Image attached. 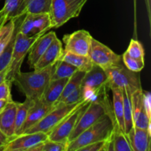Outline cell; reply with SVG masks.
Masks as SVG:
<instances>
[{
	"label": "cell",
	"mask_w": 151,
	"mask_h": 151,
	"mask_svg": "<svg viewBox=\"0 0 151 151\" xmlns=\"http://www.w3.org/2000/svg\"><path fill=\"white\" fill-rule=\"evenodd\" d=\"M52 66L30 72L20 71L14 77L13 83L26 96V98L34 102L38 101L41 99L50 83Z\"/></svg>",
	"instance_id": "6da1fadb"
},
{
	"label": "cell",
	"mask_w": 151,
	"mask_h": 151,
	"mask_svg": "<svg viewBox=\"0 0 151 151\" xmlns=\"http://www.w3.org/2000/svg\"><path fill=\"white\" fill-rule=\"evenodd\" d=\"M114 129V122L113 119L106 114L94 125L68 143L66 151H78L91 143L108 140L111 136Z\"/></svg>",
	"instance_id": "7a4b0ae2"
},
{
	"label": "cell",
	"mask_w": 151,
	"mask_h": 151,
	"mask_svg": "<svg viewBox=\"0 0 151 151\" xmlns=\"http://www.w3.org/2000/svg\"><path fill=\"white\" fill-rule=\"evenodd\" d=\"M105 71L109 87L123 88L131 97L135 91L142 88L139 72L129 70L122 62Z\"/></svg>",
	"instance_id": "3957f363"
},
{
	"label": "cell",
	"mask_w": 151,
	"mask_h": 151,
	"mask_svg": "<svg viewBox=\"0 0 151 151\" xmlns=\"http://www.w3.org/2000/svg\"><path fill=\"white\" fill-rule=\"evenodd\" d=\"M88 0H52L49 15L52 28H59L78 17Z\"/></svg>",
	"instance_id": "277c9868"
},
{
	"label": "cell",
	"mask_w": 151,
	"mask_h": 151,
	"mask_svg": "<svg viewBox=\"0 0 151 151\" xmlns=\"http://www.w3.org/2000/svg\"><path fill=\"white\" fill-rule=\"evenodd\" d=\"M42 35L44 34H38L33 36H27L18 30L13 46L11 61L8 66L5 80L13 83V78L16 74L21 71V66L24 59L28 54L32 44Z\"/></svg>",
	"instance_id": "5b68a950"
},
{
	"label": "cell",
	"mask_w": 151,
	"mask_h": 151,
	"mask_svg": "<svg viewBox=\"0 0 151 151\" xmlns=\"http://www.w3.org/2000/svg\"><path fill=\"white\" fill-rule=\"evenodd\" d=\"M107 86L108 77L106 71L94 65L88 72H86L81 83L83 99L94 101Z\"/></svg>",
	"instance_id": "8992f818"
},
{
	"label": "cell",
	"mask_w": 151,
	"mask_h": 151,
	"mask_svg": "<svg viewBox=\"0 0 151 151\" xmlns=\"http://www.w3.org/2000/svg\"><path fill=\"white\" fill-rule=\"evenodd\" d=\"M91 101L84 100L76 109L66 116L48 134V139L60 142L68 143V139L72 134L78 119L83 114Z\"/></svg>",
	"instance_id": "52a82bcc"
},
{
	"label": "cell",
	"mask_w": 151,
	"mask_h": 151,
	"mask_svg": "<svg viewBox=\"0 0 151 151\" xmlns=\"http://www.w3.org/2000/svg\"><path fill=\"white\" fill-rule=\"evenodd\" d=\"M84 100H83L75 104L55 106L40 122L27 130L24 133L44 132L48 134L56 125H58L66 116H68L72 111L75 110Z\"/></svg>",
	"instance_id": "ba28073f"
},
{
	"label": "cell",
	"mask_w": 151,
	"mask_h": 151,
	"mask_svg": "<svg viewBox=\"0 0 151 151\" xmlns=\"http://www.w3.org/2000/svg\"><path fill=\"white\" fill-rule=\"evenodd\" d=\"M88 57L94 65L107 70L122 62V55L116 54L109 47L97 40L92 38Z\"/></svg>",
	"instance_id": "9c48e42d"
},
{
	"label": "cell",
	"mask_w": 151,
	"mask_h": 151,
	"mask_svg": "<svg viewBox=\"0 0 151 151\" xmlns=\"http://www.w3.org/2000/svg\"><path fill=\"white\" fill-rule=\"evenodd\" d=\"M52 29L49 13H26L19 28V32L27 36L44 34Z\"/></svg>",
	"instance_id": "30bf717a"
},
{
	"label": "cell",
	"mask_w": 151,
	"mask_h": 151,
	"mask_svg": "<svg viewBox=\"0 0 151 151\" xmlns=\"http://www.w3.org/2000/svg\"><path fill=\"white\" fill-rule=\"evenodd\" d=\"M47 139L48 134L44 132L24 133L10 138L0 151H31Z\"/></svg>",
	"instance_id": "8fae6325"
},
{
	"label": "cell",
	"mask_w": 151,
	"mask_h": 151,
	"mask_svg": "<svg viewBox=\"0 0 151 151\" xmlns=\"http://www.w3.org/2000/svg\"><path fill=\"white\" fill-rule=\"evenodd\" d=\"M93 37L89 32L80 29L72 33L65 35L63 41L65 44L63 51L81 55H88Z\"/></svg>",
	"instance_id": "7c38bea8"
},
{
	"label": "cell",
	"mask_w": 151,
	"mask_h": 151,
	"mask_svg": "<svg viewBox=\"0 0 151 151\" xmlns=\"http://www.w3.org/2000/svg\"><path fill=\"white\" fill-rule=\"evenodd\" d=\"M131 100L134 126L146 129L150 132V118L144 106L142 88L135 91L131 95Z\"/></svg>",
	"instance_id": "4fadbf2b"
},
{
	"label": "cell",
	"mask_w": 151,
	"mask_h": 151,
	"mask_svg": "<svg viewBox=\"0 0 151 151\" xmlns=\"http://www.w3.org/2000/svg\"><path fill=\"white\" fill-rule=\"evenodd\" d=\"M63 52V50L61 41L58 38H55L39 60L35 63L32 69L33 70H40L52 66L60 59Z\"/></svg>",
	"instance_id": "5bb4252c"
},
{
	"label": "cell",
	"mask_w": 151,
	"mask_h": 151,
	"mask_svg": "<svg viewBox=\"0 0 151 151\" xmlns=\"http://www.w3.org/2000/svg\"><path fill=\"white\" fill-rule=\"evenodd\" d=\"M16 103L13 100L8 102L0 112V130L10 139L16 135Z\"/></svg>",
	"instance_id": "9a60e30c"
},
{
	"label": "cell",
	"mask_w": 151,
	"mask_h": 151,
	"mask_svg": "<svg viewBox=\"0 0 151 151\" xmlns=\"http://www.w3.org/2000/svg\"><path fill=\"white\" fill-rule=\"evenodd\" d=\"M53 108L52 106L47 104L41 100L35 101L29 109L26 120L24 122L18 135L23 134L27 130L40 122Z\"/></svg>",
	"instance_id": "2e32d148"
},
{
	"label": "cell",
	"mask_w": 151,
	"mask_h": 151,
	"mask_svg": "<svg viewBox=\"0 0 151 151\" xmlns=\"http://www.w3.org/2000/svg\"><path fill=\"white\" fill-rule=\"evenodd\" d=\"M133 151H150V131L146 129L137 128L133 125L127 133Z\"/></svg>",
	"instance_id": "e0dca14e"
},
{
	"label": "cell",
	"mask_w": 151,
	"mask_h": 151,
	"mask_svg": "<svg viewBox=\"0 0 151 151\" xmlns=\"http://www.w3.org/2000/svg\"><path fill=\"white\" fill-rule=\"evenodd\" d=\"M55 38H57L55 32H50L44 33L35 41L28 52V63L31 68L33 67Z\"/></svg>",
	"instance_id": "ac0fdd59"
},
{
	"label": "cell",
	"mask_w": 151,
	"mask_h": 151,
	"mask_svg": "<svg viewBox=\"0 0 151 151\" xmlns=\"http://www.w3.org/2000/svg\"><path fill=\"white\" fill-rule=\"evenodd\" d=\"M112 92V114L114 121V128H119L125 132V122H124L123 100H122V89L116 87H109Z\"/></svg>",
	"instance_id": "d6986e66"
},
{
	"label": "cell",
	"mask_w": 151,
	"mask_h": 151,
	"mask_svg": "<svg viewBox=\"0 0 151 151\" xmlns=\"http://www.w3.org/2000/svg\"><path fill=\"white\" fill-rule=\"evenodd\" d=\"M69 78L50 81L45 88L41 100L50 106H54L57 103L62 94Z\"/></svg>",
	"instance_id": "ffe728a7"
},
{
	"label": "cell",
	"mask_w": 151,
	"mask_h": 151,
	"mask_svg": "<svg viewBox=\"0 0 151 151\" xmlns=\"http://www.w3.org/2000/svg\"><path fill=\"white\" fill-rule=\"evenodd\" d=\"M111 150L133 151L127 134L119 128H114L111 136L107 141L106 151Z\"/></svg>",
	"instance_id": "44dd1931"
},
{
	"label": "cell",
	"mask_w": 151,
	"mask_h": 151,
	"mask_svg": "<svg viewBox=\"0 0 151 151\" xmlns=\"http://www.w3.org/2000/svg\"><path fill=\"white\" fill-rule=\"evenodd\" d=\"M59 60L67 62L68 63L75 66L78 71L84 72H88L94 66V63H92L88 55H81L65 51H63Z\"/></svg>",
	"instance_id": "7402d4cb"
},
{
	"label": "cell",
	"mask_w": 151,
	"mask_h": 151,
	"mask_svg": "<svg viewBox=\"0 0 151 151\" xmlns=\"http://www.w3.org/2000/svg\"><path fill=\"white\" fill-rule=\"evenodd\" d=\"M24 16L25 14H24L16 19V27H15L14 32L12 35L11 39H10V42L7 44V47H5V49L0 53V72L7 69L9 65H10V61H11L12 55H13V46H14L16 34H17L18 30H19L21 22H22Z\"/></svg>",
	"instance_id": "603a6c76"
},
{
	"label": "cell",
	"mask_w": 151,
	"mask_h": 151,
	"mask_svg": "<svg viewBox=\"0 0 151 151\" xmlns=\"http://www.w3.org/2000/svg\"><path fill=\"white\" fill-rule=\"evenodd\" d=\"M24 4L25 0H5L2 8L5 22L26 14Z\"/></svg>",
	"instance_id": "cb8c5ba5"
},
{
	"label": "cell",
	"mask_w": 151,
	"mask_h": 151,
	"mask_svg": "<svg viewBox=\"0 0 151 151\" xmlns=\"http://www.w3.org/2000/svg\"><path fill=\"white\" fill-rule=\"evenodd\" d=\"M77 71L78 69L72 65L69 64L67 62H65L63 60H58L52 66L50 81L69 78Z\"/></svg>",
	"instance_id": "d4e9b609"
},
{
	"label": "cell",
	"mask_w": 151,
	"mask_h": 151,
	"mask_svg": "<svg viewBox=\"0 0 151 151\" xmlns=\"http://www.w3.org/2000/svg\"><path fill=\"white\" fill-rule=\"evenodd\" d=\"M86 72L78 70L75 74H73V75H72V77H70V78H69L67 83H66L64 88H63V91H62V94L61 95H60V98L58 100L57 103H55L53 107H54L55 106H56L57 104H58V103H60L62 100H64L70 93H72V91H75V89H77V88H79V87L81 86L83 78Z\"/></svg>",
	"instance_id": "484cf974"
},
{
	"label": "cell",
	"mask_w": 151,
	"mask_h": 151,
	"mask_svg": "<svg viewBox=\"0 0 151 151\" xmlns=\"http://www.w3.org/2000/svg\"><path fill=\"white\" fill-rule=\"evenodd\" d=\"M35 102L26 98L23 103H17V109L16 114V135H18L21 128L23 125L27 116L30 108L33 106Z\"/></svg>",
	"instance_id": "4316f807"
},
{
	"label": "cell",
	"mask_w": 151,
	"mask_h": 151,
	"mask_svg": "<svg viewBox=\"0 0 151 151\" xmlns=\"http://www.w3.org/2000/svg\"><path fill=\"white\" fill-rule=\"evenodd\" d=\"M52 0H25V13L31 14L49 13Z\"/></svg>",
	"instance_id": "83f0119b"
},
{
	"label": "cell",
	"mask_w": 151,
	"mask_h": 151,
	"mask_svg": "<svg viewBox=\"0 0 151 151\" xmlns=\"http://www.w3.org/2000/svg\"><path fill=\"white\" fill-rule=\"evenodd\" d=\"M16 27V19H11L0 26V53L10 42Z\"/></svg>",
	"instance_id": "f1b7e54d"
},
{
	"label": "cell",
	"mask_w": 151,
	"mask_h": 151,
	"mask_svg": "<svg viewBox=\"0 0 151 151\" xmlns=\"http://www.w3.org/2000/svg\"><path fill=\"white\" fill-rule=\"evenodd\" d=\"M122 100H123V110H124V122H125V134L130 131L133 127L132 117V107H131V96L127 93L125 89H122Z\"/></svg>",
	"instance_id": "f546056e"
},
{
	"label": "cell",
	"mask_w": 151,
	"mask_h": 151,
	"mask_svg": "<svg viewBox=\"0 0 151 151\" xmlns=\"http://www.w3.org/2000/svg\"><path fill=\"white\" fill-rule=\"evenodd\" d=\"M67 145L66 142H60L47 139L34 147L31 151H66Z\"/></svg>",
	"instance_id": "4dcf8cb0"
},
{
	"label": "cell",
	"mask_w": 151,
	"mask_h": 151,
	"mask_svg": "<svg viewBox=\"0 0 151 151\" xmlns=\"http://www.w3.org/2000/svg\"><path fill=\"white\" fill-rule=\"evenodd\" d=\"M125 52L133 58L145 60V50L142 44L135 38H132L131 40L129 46Z\"/></svg>",
	"instance_id": "1f68e13d"
},
{
	"label": "cell",
	"mask_w": 151,
	"mask_h": 151,
	"mask_svg": "<svg viewBox=\"0 0 151 151\" xmlns=\"http://www.w3.org/2000/svg\"><path fill=\"white\" fill-rule=\"evenodd\" d=\"M122 60L123 64L132 72H140L145 67V60L133 58L130 57L126 52L122 55Z\"/></svg>",
	"instance_id": "d6a6232c"
},
{
	"label": "cell",
	"mask_w": 151,
	"mask_h": 151,
	"mask_svg": "<svg viewBox=\"0 0 151 151\" xmlns=\"http://www.w3.org/2000/svg\"><path fill=\"white\" fill-rule=\"evenodd\" d=\"M83 88L81 86L75 89V91H72V93L69 94L66 98L63 100H62L60 103L57 104L55 106H63V105H71V104H75V103H79V102L83 100Z\"/></svg>",
	"instance_id": "836d02e7"
},
{
	"label": "cell",
	"mask_w": 151,
	"mask_h": 151,
	"mask_svg": "<svg viewBox=\"0 0 151 151\" xmlns=\"http://www.w3.org/2000/svg\"><path fill=\"white\" fill-rule=\"evenodd\" d=\"M12 83L9 81L4 80L0 84V100H4L10 102L13 100L11 96Z\"/></svg>",
	"instance_id": "e575fe53"
},
{
	"label": "cell",
	"mask_w": 151,
	"mask_h": 151,
	"mask_svg": "<svg viewBox=\"0 0 151 151\" xmlns=\"http://www.w3.org/2000/svg\"><path fill=\"white\" fill-rule=\"evenodd\" d=\"M107 141L108 140H103V141L91 143L82 147L78 151H106Z\"/></svg>",
	"instance_id": "d590c367"
},
{
	"label": "cell",
	"mask_w": 151,
	"mask_h": 151,
	"mask_svg": "<svg viewBox=\"0 0 151 151\" xmlns=\"http://www.w3.org/2000/svg\"><path fill=\"white\" fill-rule=\"evenodd\" d=\"M145 1L146 8H147V18L149 21V26H150V32H151V0H145Z\"/></svg>",
	"instance_id": "8d00e7d4"
},
{
	"label": "cell",
	"mask_w": 151,
	"mask_h": 151,
	"mask_svg": "<svg viewBox=\"0 0 151 151\" xmlns=\"http://www.w3.org/2000/svg\"><path fill=\"white\" fill-rule=\"evenodd\" d=\"M134 35L135 39H137V0H134Z\"/></svg>",
	"instance_id": "74e56055"
},
{
	"label": "cell",
	"mask_w": 151,
	"mask_h": 151,
	"mask_svg": "<svg viewBox=\"0 0 151 151\" xmlns=\"http://www.w3.org/2000/svg\"><path fill=\"white\" fill-rule=\"evenodd\" d=\"M9 139H10V138L0 130V150H1L3 146L7 144Z\"/></svg>",
	"instance_id": "f35d334b"
},
{
	"label": "cell",
	"mask_w": 151,
	"mask_h": 151,
	"mask_svg": "<svg viewBox=\"0 0 151 151\" xmlns=\"http://www.w3.org/2000/svg\"><path fill=\"white\" fill-rule=\"evenodd\" d=\"M7 69H8V68L6 69H4V70L1 71V72H0V84H1V83L4 81V80H5L6 75H7Z\"/></svg>",
	"instance_id": "ab89813d"
},
{
	"label": "cell",
	"mask_w": 151,
	"mask_h": 151,
	"mask_svg": "<svg viewBox=\"0 0 151 151\" xmlns=\"http://www.w3.org/2000/svg\"><path fill=\"white\" fill-rule=\"evenodd\" d=\"M5 23V20H4V13L3 9L0 10V26Z\"/></svg>",
	"instance_id": "60d3db41"
},
{
	"label": "cell",
	"mask_w": 151,
	"mask_h": 151,
	"mask_svg": "<svg viewBox=\"0 0 151 151\" xmlns=\"http://www.w3.org/2000/svg\"><path fill=\"white\" fill-rule=\"evenodd\" d=\"M7 103H8V101H7V100H0V112L4 109V107L7 104Z\"/></svg>",
	"instance_id": "b9f144b4"
}]
</instances>
